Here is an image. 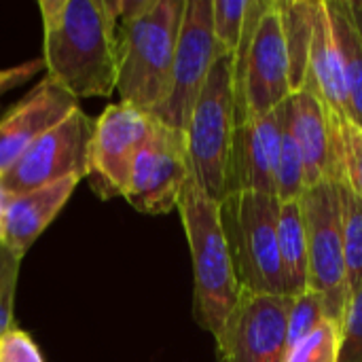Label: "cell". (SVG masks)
Here are the masks:
<instances>
[{"label":"cell","instance_id":"1","mask_svg":"<svg viewBox=\"0 0 362 362\" xmlns=\"http://www.w3.org/2000/svg\"><path fill=\"white\" fill-rule=\"evenodd\" d=\"M47 78L72 95L117 91V23L121 0H40Z\"/></svg>","mask_w":362,"mask_h":362},{"label":"cell","instance_id":"2","mask_svg":"<svg viewBox=\"0 0 362 362\" xmlns=\"http://www.w3.org/2000/svg\"><path fill=\"white\" fill-rule=\"evenodd\" d=\"M187 0H121L117 23V91L153 115L170 95L172 66Z\"/></svg>","mask_w":362,"mask_h":362},{"label":"cell","instance_id":"3","mask_svg":"<svg viewBox=\"0 0 362 362\" xmlns=\"http://www.w3.org/2000/svg\"><path fill=\"white\" fill-rule=\"evenodd\" d=\"M176 210L193 261L195 322L212 337H218L242 293L221 223V204L208 197L191 176Z\"/></svg>","mask_w":362,"mask_h":362},{"label":"cell","instance_id":"4","mask_svg":"<svg viewBox=\"0 0 362 362\" xmlns=\"http://www.w3.org/2000/svg\"><path fill=\"white\" fill-rule=\"evenodd\" d=\"M288 53L276 0H250L233 53L235 125L276 110L288 95Z\"/></svg>","mask_w":362,"mask_h":362},{"label":"cell","instance_id":"5","mask_svg":"<svg viewBox=\"0 0 362 362\" xmlns=\"http://www.w3.org/2000/svg\"><path fill=\"white\" fill-rule=\"evenodd\" d=\"M278 212L280 202L274 195L255 191L229 193L221 202V223L240 288L291 297L278 252Z\"/></svg>","mask_w":362,"mask_h":362},{"label":"cell","instance_id":"6","mask_svg":"<svg viewBox=\"0 0 362 362\" xmlns=\"http://www.w3.org/2000/svg\"><path fill=\"white\" fill-rule=\"evenodd\" d=\"M233 134V55H221L204 83L185 132L193 178L202 191L218 204L229 195Z\"/></svg>","mask_w":362,"mask_h":362},{"label":"cell","instance_id":"7","mask_svg":"<svg viewBox=\"0 0 362 362\" xmlns=\"http://www.w3.org/2000/svg\"><path fill=\"white\" fill-rule=\"evenodd\" d=\"M308 235V288L318 293L327 320L341 327L352 299L341 240V210L337 182L322 180L301 195Z\"/></svg>","mask_w":362,"mask_h":362},{"label":"cell","instance_id":"8","mask_svg":"<svg viewBox=\"0 0 362 362\" xmlns=\"http://www.w3.org/2000/svg\"><path fill=\"white\" fill-rule=\"evenodd\" d=\"M227 55L212 32V0H187L180 36L176 45L170 95L153 117L178 132H187L195 102L214 62Z\"/></svg>","mask_w":362,"mask_h":362},{"label":"cell","instance_id":"9","mask_svg":"<svg viewBox=\"0 0 362 362\" xmlns=\"http://www.w3.org/2000/svg\"><path fill=\"white\" fill-rule=\"evenodd\" d=\"M193 176L187 136L155 119L153 132L136 155L123 199L142 214H168Z\"/></svg>","mask_w":362,"mask_h":362},{"label":"cell","instance_id":"10","mask_svg":"<svg viewBox=\"0 0 362 362\" xmlns=\"http://www.w3.org/2000/svg\"><path fill=\"white\" fill-rule=\"evenodd\" d=\"M155 117L125 102L110 104L93 121L87 182L102 199L123 197L138 151L151 136Z\"/></svg>","mask_w":362,"mask_h":362},{"label":"cell","instance_id":"11","mask_svg":"<svg viewBox=\"0 0 362 362\" xmlns=\"http://www.w3.org/2000/svg\"><path fill=\"white\" fill-rule=\"evenodd\" d=\"M93 121L78 106L62 123L42 134L2 176V187L8 195H21L68 176L87 174L89 142Z\"/></svg>","mask_w":362,"mask_h":362},{"label":"cell","instance_id":"12","mask_svg":"<svg viewBox=\"0 0 362 362\" xmlns=\"http://www.w3.org/2000/svg\"><path fill=\"white\" fill-rule=\"evenodd\" d=\"M293 297L244 291L216 339L218 362H284Z\"/></svg>","mask_w":362,"mask_h":362},{"label":"cell","instance_id":"13","mask_svg":"<svg viewBox=\"0 0 362 362\" xmlns=\"http://www.w3.org/2000/svg\"><path fill=\"white\" fill-rule=\"evenodd\" d=\"M284 112L293 132V138L301 151L305 170V189L333 180L341 182V138L339 119L331 117L322 100L310 91H293L284 102Z\"/></svg>","mask_w":362,"mask_h":362},{"label":"cell","instance_id":"14","mask_svg":"<svg viewBox=\"0 0 362 362\" xmlns=\"http://www.w3.org/2000/svg\"><path fill=\"white\" fill-rule=\"evenodd\" d=\"M78 102L45 78L0 119V176L49 129L62 123Z\"/></svg>","mask_w":362,"mask_h":362},{"label":"cell","instance_id":"15","mask_svg":"<svg viewBox=\"0 0 362 362\" xmlns=\"http://www.w3.org/2000/svg\"><path fill=\"white\" fill-rule=\"evenodd\" d=\"M280 148V112L278 108L235 125L229 193L255 191L276 197V163Z\"/></svg>","mask_w":362,"mask_h":362},{"label":"cell","instance_id":"16","mask_svg":"<svg viewBox=\"0 0 362 362\" xmlns=\"http://www.w3.org/2000/svg\"><path fill=\"white\" fill-rule=\"evenodd\" d=\"M78 182V176H68L64 180H57L34 191L11 195L2 223L0 242L8 246L19 259H23V255L40 238V233L66 206Z\"/></svg>","mask_w":362,"mask_h":362},{"label":"cell","instance_id":"17","mask_svg":"<svg viewBox=\"0 0 362 362\" xmlns=\"http://www.w3.org/2000/svg\"><path fill=\"white\" fill-rule=\"evenodd\" d=\"M303 89L314 91L322 100L331 117L348 121V91L327 0H316L314 36Z\"/></svg>","mask_w":362,"mask_h":362},{"label":"cell","instance_id":"18","mask_svg":"<svg viewBox=\"0 0 362 362\" xmlns=\"http://www.w3.org/2000/svg\"><path fill=\"white\" fill-rule=\"evenodd\" d=\"M327 4L341 55L344 83L348 91V121L362 127V36L348 15L346 0H327Z\"/></svg>","mask_w":362,"mask_h":362},{"label":"cell","instance_id":"19","mask_svg":"<svg viewBox=\"0 0 362 362\" xmlns=\"http://www.w3.org/2000/svg\"><path fill=\"white\" fill-rule=\"evenodd\" d=\"M278 252L291 297L308 291V235L301 202L280 204Z\"/></svg>","mask_w":362,"mask_h":362},{"label":"cell","instance_id":"20","mask_svg":"<svg viewBox=\"0 0 362 362\" xmlns=\"http://www.w3.org/2000/svg\"><path fill=\"white\" fill-rule=\"evenodd\" d=\"M284 32V45L288 53V74L291 89L299 91L305 85L310 47L314 36V17H316V0H276Z\"/></svg>","mask_w":362,"mask_h":362},{"label":"cell","instance_id":"21","mask_svg":"<svg viewBox=\"0 0 362 362\" xmlns=\"http://www.w3.org/2000/svg\"><path fill=\"white\" fill-rule=\"evenodd\" d=\"M280 112V148H278V163H276V199L280 204L299 202L305 193V170L301 151L293 138L284 106H278Z\"/></svg>","mask_w":362,"mask_h":362},{"label":"cell","instance_id":"22","mask_svg":"<svg viewBox=\"0 0 362 362\" xmlns=\"http://www.w3.org/2000/svg\"><path fill=\"white\" fill-rule=\"evenodd\" d=\"M341 210V240L348 272V286L354 293L362 286V197L346 182H337Z\"/></svg>","mask_w":362,"mask_h":362},{"label":"cell","instance_id":"23","mask_svg":"<svg viewBox=\"0 0 362 362\" xmlns=\"http://www.w3.org/2000/svg\"><path fill=\"white\" fill-rule=\"evenodd\" d=\"M341 327L333 320H322L310 335L288 348L284 362H339Z\"/></svg>","mask_w":362,"mask_h":362},{"label":"cell","instance_id":"24","mask_svg":"<svg viewBox=\"0 0 362 362\" xmlns=\"http://www.w3.org/2000/svg\"><path fill=\"white\" fill-rule=\"evenodd\" d=\"M250 0H212V32L221 51L233 55L238 51L246 11Z\"/></svg>","mask_w":362,"mask_h":362},{"label":"cell","instance_id":"25","mask_svg":"<svg viewBox=\"0 0 362 362\" xmlns=\"http://www.w3.org/2000/svg\"><path fill=\"white\" fill-rule=\"evenodd\" d=\"M322 320H327V316H325V305L318 293L308 288L305 293L293 297L291 308H288V327H286L288 348H293L305 335H310Z\"/></svg>","mask_w":362,"mask_h":362},{"label":"cell","instance_id":"26","mask_svg":"<svg viewBox=\"0 0 362 362\" xmlns=\"http://www.w3.org/2000/svg\"><path fill=\"white\" fill-rule=\"evenodd\" d=\"M341 138V172L344 180L356 195L362 197V127L339 121Z\"/></svg>","mask_w":362,"mask_h":362},{"label":"cell","instance_id":"27","mask_svg":"<svg viewBox=\"0 0 362 362\" xmlns=\"http://www.w3.org/2000/svg\"><path fill=\"white\" fill-rule=\"evenodd\" d=\"M19 263L21 259L0 242V337L11 327H15L13 305H15V291L19 280Z\"/></svg>","mask_w":362,"mask_h":362},{"label":"cell","instance_id":"28","mask_svg":"<svg viewBox=\"0 0 362 362\" xmlns=\"http://www.w3.org/2000/svg\"><path fill=\"white\" fill-rule=\"evenodd\" d=\"M339 362H362V286L352 293L341 320Z\"/></svg>","mask_w":362,"mask_h":362},{"label":"cell","instance_id":"29","mask_svg":"<svg viewBox=\"0 0 362 362\" xmlns=\"http://www.w3.org/2000/svg\"><path fill=\"white\" fill-rule=\"evenodd\" d=\"M0 362H45V356L30 333L11 327L0 337Z\"/></svg>","mask_w":362,"mask_h":362},{"label":"cell","instance_id":"30","mask_svg":"<svg viewBox=\"0 0 362 362\" xmlns=\"http://www.w3.org/2000/svg\"><path fill=\"white\" fill-rule=\"evenodd\" d=\"M346 8H348V15L356 28V32L362 36V0H346Z\"/></svg>","mask_w":362,"mask_h":362},{"label":"cell","instance_id":"31","mask_svg":"<svg viewBox=\"0 0 362 362\" xmlns=\"http://www.w3.org/2000/svg\"><path fill=\"white\" fill-rule=\"evenodd\" d=\"M8 199H11V195L6 193V189L2 187V180H0V233H2V223H4V214H6Z\"/></svg>","mask_w":362,"mask_h":362}]
</instances>
